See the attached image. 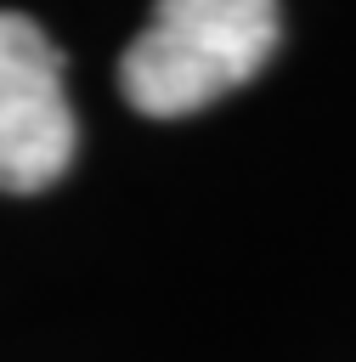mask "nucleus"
I'll list each match as a JSON object with an SVG mask.
<instances>
[{"label":"nucleus","mask_w":356,"mask_h":362,"mask_svg":"<svg viewBox=\"0 0 356 362\" xmlns=\"http://www.w3.org/2000/svg\"><path fill=\"white\" fill-rule=\"evenodd\" d=\"M271 0H164L119 57V90L147 119H181L249 85L277 51Z\"/></svg>","instance_id":"f257e3e1"},{"label":"nucleus","mask_w":356,"mask_h":362,"mask_svg":"<svg viewBox=\"0 0 356 362\" xmlns=\"http://www.w3.org/2000/svg\"><path fill=\"white\" fill-rule=\"evenodd\" d=\"M73 107L51 34L0 11V192H45L73 164Z\"/></svg>","instance_id":"f03ea898"}]
</instances>
